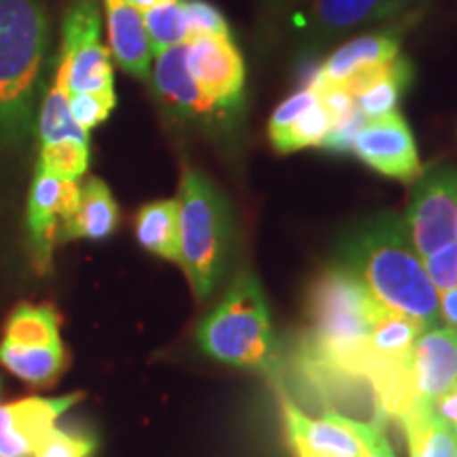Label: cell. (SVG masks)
Here are the masks:
<instances>
[{
  "label": "cell",
  "instance_id": "6da1fadb",
  "mask_svg": "<svg viewBox=\"0 0 457 457\" xmlns=\"http://www.w3.org/2000/svg\"><path fill=\"white\" fill-rule=\"evenodd\" d=\"M379 303L345 265L328 267L310 288L305 364L320 381H367L369 333ZM369 384V381H367Z\"/></svg>",
  "mask_w": 457,
  "mask_h": 457
},
{
  "label": "cell",
  "instance_id": "7a4b0ae2",
  "mask_svg": "<svg viewBox=\"0 0 457 457\" xmlns=\"http://www.w3.org/2000/svg\"><path fill=\"white\" fill-rule=\"evenodd\" d=\"M343 265L387 312L413 320L424 330L441 324L438 290L398 216H379L353 233L343 244Z\"/></svg>",
  "mask_w": 457,
  "mask_h": 457
},
{
  "label": "cell",
  "instance_id": "3957f363",
  "mask_svg": "<svg viewBox=\"0 0 457 457\" xmlns=\"http://www.w3.org/2000/svg\"><path fill=\"white\" fill-rule=\"evenodd\" d=\"M47 45L41 0H0V148L32 134Z\"/></svg>",
  "mask_w": 457,
  "mask_h": 457
},
{
  "label": "cell",
  "instance_id": "277c9868",
  "mask_svg": "<svg viewBox=\"0 0 457 457\" xmlns=\"http://www.w3.org/2000/svg\"><path fill=\"white\" fill-rule=\"evenodd\" d=\"M179 208V265L197 299H208L231 256L233 233L227 202L204 174L187 168L180 179Z\"/></svg>",
  "mask_w": 457,
  "mask_h": 457
},
{
  "label": "cell",
  "instance_id": "5b68a950",
  "mask_svg": "<svg viewBox=\"0 0 457 457\" xmlns=\"http://www.w3.org/2000/svg\"><path fill=\"white\" fill-rule=\"evenodd\" d=\"M202 350L220 362L271 373L278 362V341L270 307L253 273H239L212 313L199 324Z\"/></svg>",
  "mask_w": 457,
  "mask_h": 457
},
{
  "label": "cell",
  "instance_id": "8992f818",
  "mask_svg": "<svg viewBox=\"0 0 457 457\" xmlns=\"http://www.w3.org/2000/svg\"><path fill=\"white\" fill-rule=\"evenodd\" d=\"M98 0H72L62 26V54L55 85L64 94L114 89L111 51L100 41Z\"/></svg>",
  "mask_w": 457,
  "mask_h": 457
},
{
  "label": "cell",
  "instance_id": "52a82bcc",
  "mask_svg": "<svg viewBox=\"0 0 457 457\" xmlns=\"http://www.w3.org/2000/svg\"><path fill=\"white\" fill-rule=\"evenodd\" d=\"M411 242L421 259L457 242V170L432 165L415 180L404 219Z\"/></svg>",
  "mask_w": 457,
  "mask_h": 457
},
{
  "label": "cell",
  "instance_id": "ba28073f",
  "mask_svg": "<svg viewBox=\"0 0 457 457\" xmlns=\"http://www.w3.org/2000/svg\"><path fill=\"white\" fill-rule=\"evenodd\" d=\"M352 153L370 170L403 182H415L424 171L413 131L398 111L364 121L353 136Z\"/></svg>",
  "mask_w": 457,
  "mask_h": 457
},
{
  "label": "cell",
  "instance_id": "9c48e42d",
  "mask_svg": "<svg viewBox=\"0 0 457 457\" xmlns=\"http://www.w3.org/2000/svg\"><path fill=\"white\" fill-rule=\"evenodd\" d=\"M286 428L296 457H362L377 426L339 413L310 417L284 403Z\"/></svg>",
  "mask_w": 457,
  "mask_h": 457
},
{
  "label": "cell",
  "instance_id": "30bf717a",
  "mask_svg": "<svg viewBox=\"0 0 457 457\" xmlns=\"http://www.w3.org/2000/svg\"><path fill=\"white\" fill-rule=\"evenodd\" d=\"M187 66L204 96L225 112L242 100L245 68L231 37H195L187 43Z\"/></svg>",
  "mask_w": 457,
  "mask_h": 457
},
{
  "label": "cell",
  "instance_id": "8fae6325",
  "mask_svg": "<svg viewBox=\"0 0 457 457\" xmlns=\"http://www.w3.org/2000/svg\"><path fill=\"white\" fill-rule=\"evenodd\" d=\"M81 187L77 180H60L37 170L28 202V228H30L32 254L38 271H47L54 254L60 222L77 212Z\"/></svg>",
  "mask_w": 457,
  "mask_h": 457
},
{
  "label": "cell",
  "instance_id": "7c38bea8",
  "mask_svg": "<svg viewBox=\"0 0 457 457\" xmlns=\"http://www.w3.org/2000/svg\"><path fill=\"white\" fill-rule=\"evenodd\" d=\"M83 398L81 392L60 398H24L0 404V457H32L55 421Z\"/></svg>",
  "mask_w": 457,
  "mask_h": 457
},
{
  "label": "cell",
  "instance_id": "4fadbf2b",
  "mask_svg": "<svg viewBox=\"0 0 457 457\" xmlns=\"http://www.w3.org/2000/svg\"><path fill=\"white\" fill-rule=\"evenodd\" d=\"M411 394L417 404L432 407L457 387V330L436 327L424 330L415 343L409 369Z\"/></svg>",
  "mask_w": 457,
  "mask_h": 457
},
{
  "label": "cell",
  "instance_id": "5bb4252c",
  "mask_svg": "<svg viewBox=\"0 0 457 457\" xmlns=\"http://www.w3.org/2000/svg\"><path fill=\"white\" fill-rule=\"evenodd\" d=\"M153 66V87L162 104L171 114L182 119L210 117L219 112L212 102L197 87L195 79L191 77L187 66V43L176 45L155 55Z\"/></svg>",
  "mask_w": 457,
  "mask_h": 457
},
{
  "label": "cell",
  "instance_id": "9a60e30c",
  "mask_svg": "<svg viewBox=\"0 0 457 457\" xmlns=\"http://www.w3.org/2000/svg\"><path fill=\"white\" fill-rule=\"evenodd\" d=\"M409 0H310L305 30L328 41L360 26L398 15Z\"/></svg>",
  "mask_w": 457,
  "mask_h": 457
},
{
  "label": "cell",
  "instance_id": "2e32d148",
  "mask_svg": "<svg viewBox=\"0 0 457 457\" xmlns=\"http://www.w3.org/2000/svg\"><path fill=\"white\" fill-rule=\"evenodd\" d=\"M106 24H108V45L111 55L119 68L131 77L148 81L151 79L153 51L148 43V34L138 11L123 0H104Z\"/></svg>",
  "mask_w": 457,
  "mask_h": 457
},
{
  "label": "cell",
  "instance_id": "e0dca14e",
  "mask_svg": "<svg viewBox=\"0 0 457 457\" xmlns=\"http://www.w3.org/2000/svg\"><path fill=\"white\" fill-rule=\"evenodd\" d=\"M411 81V64L403 55L387 64L352 74L341 87L352 96L364 119H379L396 111L400 96Z\"/></svg>",
  "mask_w": 457,
  "mask_h": 457
},
{
  "label": "cell",
  "instance_id": "ac0fdd59",
  "mask_svg": "<svg viewBox=\"0 0 457 457\" xmlns=\"http://www.w3.org/2000/svg\"><path fill=\"white\" fill-rule=\"evenodd\" d=\"M400 55V41L392 32L386 34H364L352 41L343 43L335 54L327 57L310 87H324V85H341L352 74L369 71L373 66L387 64Z\"/></svg>",
  "mask_w": 457,
  "mask_h": 457
},
{
  "label": "cell",
  "instance_id": "d6986e66",
  "mask_svg": "<svg viewBox=\"0 0 457 457\" xmlns=\"http://www.w3.org/2000/svg\"><path fill=\"white\" fill-rule=\"evenodd\" d=\"M119 227V205L104 180L89 179L81 187L79 208L71 219L62 222L57 239H100L111 237Z\"/></svg>",
  "mask_w": 457,
  "mask_h": 457
},
{
  "label": "cell",
  "instance_id": "ffe728a7",
  "mask_svg": "<svg viewBox=\"0 0 457 457\" xmlns=\"http://www.w3.org/2000/svg\"><path fill=\"white\" fill-rule=\"evenodd\" d=\"M179 199H162L142 205L136 214V239L146 253L179 262L180 227Z\"/></svg>",
  "mask_w": 457,
  "mask_h": 457
},
{
  "label": "cell",
  "instance_id": "44dd1931",
  "mask_svg": "<svg viewBox=\"0 0 457 457\" xmlns=\"http://www.w3.org/2000/svg\"><path fill=\"white\" fill-rule=\"evenodd\" d=\"M407 434L409 457H457V436L428 404H415L398 417Z\"/></svg>",
  "mask_w": 457,
  "mask_h": 457
},
{
  "label": "cell",
  "instance_id": "7402d4cb",
  "mask_svg": "<svg viewBox=\"0 0 457 457\" xmlns=\"http://www.w3.org/2000/svg\"><path fill=\"white\" fill-rule=\"evenodd\" d=\"M0 364L26 384L43 387L54 384L66 367L64 345L17 347L0 343Z\"/></svg>",
  "mask_w": 457,
  "mask_h": 457
},
{
  "label": "cell",
  "instance_id": "603a6c76",
  "mask_svg": "<svg viewBox=\"0 0 457 457\" xmlns=\"http://www.w3.org/2000/svg\"><path fill=\"white\" fill-rule=\"evenodd\" d=\"M4 343L17 347H49L60 345V318L54 307L17 305L4 324Z\"/></svg>",
  "mask_w": 457,
  "mask_h": 457
},
{
  "label": "cell",
  "instance_id": "cb8c5ba5",
  "mask_svg": "<svg viewBox=\"0 0 457 457\" xmlns=\"http://www.w3.org/2000/svg\"><path fill=\"white\" fill-rule=\"evenodd\" d=\"M142 20L151 43L153 55L188 43V28L182 11V0H162L155 7L142 11Z\"/></svg>",
  "mask_w": 457,
  "mask_h": 457
},
{
  "label": "cell",
  "instance_id": "d4e9b609",
  "mask_svg": "<svg viewBox=\"0 0 457 457\" xmlns=\"http://www.w3.org/2000/svg\"><path fill=\"white\" fill-rule=\"evenodd\" d=\"M68 98L71 96L64 94L55 83L45 94L41 117H38V138H41V145H51V142L60 140L89 142V131L79 128V123L72 119Z\"/></svg>",
  "mask_w": 457,
  "mask_h": 457
},
{
  "label": "cell",
  "instance_id": "484cf974",
  "mask_svg": "<svg viewBox=\"0 0 457 457\" xmlns=\"http://www.w3.org/2000/svg\"><path fill=\"white\" fill-rule=\"evenodd\" d=\"M330 128H333V123H330L327 111L320 104V100H316L282 134L271 138V145L278 153H295L301 148L320 146L328 136Z\"/></svg>",
  "mask_w": 457,
  "mask_h": 457
},
{
  "label": "cell",
  "instance_id": "4316f807",
  "mask_svg": "<svg viewBox=\"0 0 457 457\" xmlns=\"http://www.w3.org/2000/svg\"><path fill=\"white\" fill-rule=\"evenodd\" d=\"M89 168V142L60 140L41 145L38 170L60 180H79Z\"/></svg>",
  "mask_w": 457,
  "mask_h": 457
},
{
  "label": "cell",
  "instance_id": "83f0119b",
  "mask_svg": "<svg viewBox=\"0 0 457 457\" xmlns=\"http://www.w3.org/2000/svg\"><path fill=\"white\" fill-rule=\"evenodd\" d=\"M68 106H71V114L79 123V128L89 131L106 121L108 114L117 106V94H114V89L74 94L68 98Z\"/></svg>",
  "mask_w": 457,
  "mask_h": 457
},
{
  "label": "cell",
  "instance_id": "f1b7e54d",
  "mask_svg": "<svg viewBox=\"0 0 457 457\" xmlns=\"http://www.w3.org/2000/svg\"><path fill=\"white\" fill-rule=\"evenodd\" d=\"M182 11H185L188 37L191 38L208 37V34H212V37H231L225 17L205 0H182Z\"/></svg>",
  "mask_w": 457,
  "mask_h": 457
},
{
  "label": "cell",
  "instance_id": "f546056e",
  "mask_svg": "<svg viewBox=\"0 0 457 457\" xmlns=\"http://www.w3.org/2000/svg\"><path fill=\"white\" fill-rule=\"evenodd\" d=\"M96 451V441L85 434L66 430H54L45 438L34 457H91Z\"/></svg>",
  "mask_w": 457,
  "mask_h": 457
},
{
  "label": "cell",
  "instance_id": "4dcf8cb0",
  "mask_svg": "<svg viewBox=\"0 0 457 457\" xmlns=\"http://www.w3.org/2000/svg\"><path fill=\"white\" fill-rule=\"evenodd\" d=\"M424 267L428 271V278L432 279L434 288L438 293H445V290H451L457 286V242L445 245V248L438 250L430 256H426Z\"/></svg>",
  "mask_w": 457,
  "mask_h": 457
},
{
  "label": "cell",
  "instance_id": "1f68e13d",
  "mask_svg": "<svg viewBox=\"0 0 457 457\" xmlns=\"http://www.w3.org/2000/svg\"><path fill=\"white\" fill-rule=\"evenodd\" d=\"M316 100H318V96L312 87L296 91V94L290 96L288 100H284L282 104L273 111L271 119H270V140L276 138L278 134H282V131L288 128V125L293 123L296 117H301V114L305 112Z\"/></svg>",
  "mask_w": 457,
  "mask_h": 457
},
{
  "label": "cell",
  "instance_id": "d6a6232c",
  "mask_svg": "<svg viewBox=\"0 0 457 457\" xmlns=\"http://www.w3.org/2000/svg\"><path fill=\"white\" fill-rule=\"evenodd\" d=\"M432 409H434V413H436L438 420H441L445 426H449L451 432L457 436V387L438 398L436 403L432 404Z\"/></svg>",
  "mask_w": 457,
  "mask_h": 457
},
{
  "label": "cell",
  "instance_id": "836d02e7",
  "mask_svg": "<svg viewBox=\"0 0 457 457\" xmlns=\"http://www.w3.org/2000/svg\"><path fill=\"white\" fill-rule=\"evenodd\" d=\"M438 307H441V320L447 322L449 328L457 330V286L438 293Z\"/></svg>",
  "mask_w": 457,
  "mask_h": 457
},
{
  "label": "cell",
  "instance_id": "e575fe53",
  "mask_svg": "<svg viewBox=\"0 0 457 457\" xmlns=\"http://www.w3.org/2000/svg\"><path fill=\"white\" fill-rule=\"evenodd\" d=\"M362 457H396V455H394L390 443H387L386 434H384V430H381V428H377L373 436H370V441L367 445V451H364Z\"/></svg>",
  "mask_w": 457,
  "mask_h": 457
},
{
  "label": "cell",
  "instance_id": "d590c367",
  "mask_svg": "<svg viewBox=\"0 0 457 457\" xmlns=\"http://www.w3.org/2000/svg\"><path fill=\"white\" fill-rule=\"evenodd\" d=\"M123 3L131 4V7H136L138 11H146V9L155 7V4L162 3V0H123Z\"/></svg>",
  "mask_w": 457,
  "mask_h": 457
}]
</instances>
